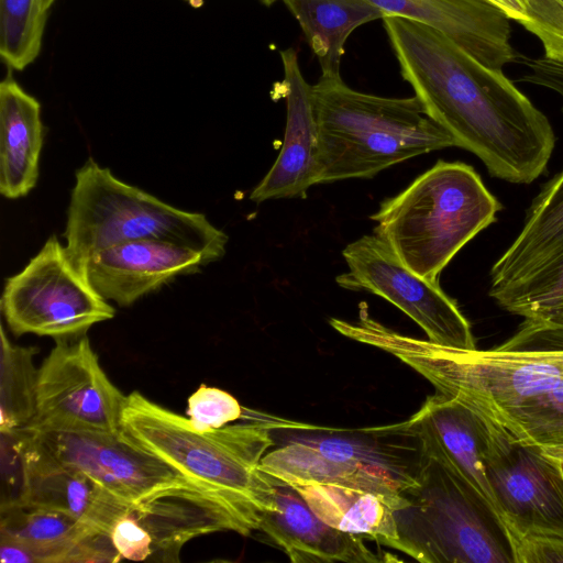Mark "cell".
Listing matches in <instances>:
<instances>
[{
	"instance_id": "6da1fadb",
	"label": "cell",
	"mask_w": 563,
	"mask_h": 563,
	"mask_svg": "<svg viewBox=\"0 0 563 563\" xmlns=\"http://www.w3.org/2000/svg\"><path fill=\"white\" fill-rule=\"evenodd\" d=\"M383 23L402 78L456 146L501 180L530 184L544 172L554 150L553 129L500 69L420 22L385 16Z\"/></svg>"
},
{
	"instance_id": "7a4b0ae2",
	"label": "cell",
	"mask_w": 563,
	"mask_h": 563,
	"mask_svg": "<svg viewBox=\"0 0 563 563\" xmlns=\"http://www.w3.org/2000/svg\"><path fill=\"white\" fill-rule=\"evenodd\" d=\"M286 420H253L207 432L139 391L126 396L121 434L223 498L258 531L275 508V478L261 468L274 445L272 430L298 427Z\"/></svg>"
},
{
	"instance_id": "3957f363",
	"label": "cell",
	"mask_w": 563,
	"mask_h": 563,
	"mask_svg": "<svg viewBox=\"0 0 563 563\" xmlns=\"http://www.w3.org/2000/svg\"><path fill=\"white\" fill-rule=\"evenodd\" d=\"M330 323L341 334L396 356L435 393L490 422L563 379V351L448 347L395 332L364 312L355 323Z\"/></svg>"
},
{
	"instance_id": "277c9868",
	"label": "cell",
	"mask_w": 563,
	"mask_h": 563,
	"mask_svg": "<svg viewBox=\"0 0 563 563\" xmlns=\"http://www.w3.org/2000/svg\"><path fill=\"white\" fill-rule=\"evenodd\" d=\"M320 184L372 178L415 156L456 146L420 100L361 92L339 77L312 85Z\"/></svg>"
},
{
	"instance_id": "5b68a950",
	"label": "cell",
	"mask_w": 563,
	"mask_h": 563,
	"mask_svg": "<svg viewBox=\"0 0 563 563\" xmlns=\"http://www.w3.org/2000/svg\"><path fill=\"white\" fill-rule=\"evenodd\" d=\"M500 202L475 169L438 161L371 216L374 234L415 274L439 283L454 255L495 222Z\"/></svg>"
},
{
	"instance_id": "8992f818",
	"label": "cell",
	"mask_w": 563,
	"mask_h": 563,
	"mask_svg": "<svg viewBox=\"0 0 563 563\" xmlns=\"http://www.w3.org/2000/svg\"><path fill=\"white\" fill-rule=\"evenodd\" d=\"M64 236L79 271L103 249L142 240L195 250L209 264L223 257L229 240L205 214L175 208L123 183L92 158L76 172Z\"/></svg>"
},
{
	"instance_id": "52a82bcc",
	"label": "cell",
	"mask_w": 563,
	"mask_h": 563,
	"mask_svg": "<svg viewBox=\"0 0 563 563\" xmlns=\"http://www.w3.org/2000/svg\"><path fill=\"white\" fill-rule=\"evenodd\" d=\"M422 452L408 422L295 435L261 468L291 486L334 484L404 500L418 483Z\"/></svg>"
},
{
	"instance_id": "ba28073f",
	"label": "cell",
	"mask_w": 563,
	"mask_h": 563,
	"mask_svg": "<svg viewBox=\"0 0 563 563\" xmlns=\"http://www.w3.org/2000/svg\"><path fill=\"white\" fill-rule=\"evenodd\" d=\"M394 512L400 552L422 563H514L498 516L450 470L422 453L418 483Z\"/></svg>"
},
{
	"instance_id": "9c48e42d",
	"label": "cell",
	"mask_w": 563,
	"mask_h": 563,
	"mask_svg": "<svg viewBox=\"0 0 563 563\" xmlns=\"http://www.w3.org/2000/svg\"><path fill=\"white\" fill-rule=\"evenodd\" d=\"M14 441L22 462L80 471L135 507L177 495H207L233 506L121 432L21 430Z\"/></svg>"
},
{
	"instance_id": "30bf717a",
	"label": "cell",
	"mask_w": 563,
	"mask_h": 563,
	"mask_svg": "<svg viewBox=\"0 0 563 563\" xmlns=\"http://www.w3.org/2000/svg\"><path fill=\"white\" fill-rule=\"evenodd\" d=\"M1 311L14 335L80 336L115 309L75 266L56 235L18 274L7 278Z\"/></svg>"
},
{
	"instance_id": "8fae6325",
	"label": "cell",
	"mask_w": 563,
	"mask_h": 563,
	"mask_svg": "<svg viewBox=\"0 0 563 563\" xmlns=\"http://www.w3.org/2000/svg\"><path fill=\"white\" fill-rule=\"evenodd\" d=\"M481 420L486 473L508 541L526 533L563 538L561 462L542 446L520 443Z\"/></svg>"
},
{
	"instance_id": "7c38bea8",
	"label": "cell",
	"mask_w": 563,
	"mask_h": 563,
	"mask_svg": "<svg viewBox=\"0 0 563 563\" xmlns=\"http://www.w3.org/2000/svg\"><path fill=\"white\" fill-rule=\"evenodd\" d=\"M125 399L86 334L55 340L38 367L35 416L25 429L119 433Z\"/></svg>"
},
{
	"instance_id": "4fadbf2b",
	"label": "cell",
	"mask_w": 563,
	"mask_h": 563,
	"mask_svg": "<svg viewBox=\"0 0 563 563\" xmlns=\"http://www.w3.org/2000/svg\"><path fill=\"white\" fill-rule=\"evenodd\" d=\"M349 267L336 276L345 289L388 300L410 317L428 341L448 347L476 349L468 320L441 288L411 272L377 235H364L342 252Z\"/></svg>"
},
{
	"instance_id": "5bb4252c",
	"label": "cell",
	"mask_w": 563,
	"mask_h": 563,
	"mask_svg": "<svg viewBox=\"0 0 563 563\" xmlns=\"http://www.w3.org/2000/svg\"><path fill=\"white\" fill-rule=\"evenodd\" d=\"M283 79L274 92L286 100V129L279 154L260 184L250 194L254 202L302 197L320 184L319 134L312 85L305 79L292 47L280 51Z\"/></svg>"
},
{
	"instance_id": "9a60e30c",
	"label": "cell",
	"mask_w": 563,
	"mask_h": 563,
	"mask_svg": "<svg viewBox=\"0 0 563 563\" xmlns=\"http://www.w3.org/2000/svg\"><path fill=\"white\" fill-rule=\"evenodd\" d=\"M206 264V257L195 250L142 240L119 243L92 254L80 272L104 299L128 307L177 276L195 273Z\"/></svg>"
},
{
	"instance_id": "2e32d148",
	"label": "cell",
	"mask_w": 563,
	"mask_h": 563,
	"mask_svg": "<svg viewBox=\"0 0 563 563\" xmlns=\"http://www.w3.org/2000/svg\"><path fill=\"white\" fill-rule=\"evenodd\" d=\"M386 16L430 26L494 69L515 59L510 20L486 0H369Z\"/></svg>"
},
{
	"instance_id": "e0dca14e",
	"label": "cell",
	"mask_w": 563,
	"mask_h": 563,
	"mask_svg": "<svg viewBox=\"0 0 563 563\" xmlns=\"http://www.w3.org/2000/svg\"><path fill=\"white\" fill-rule=\"evenodd\" d=\"M407 422L421 452L472 487L500 520L485 467L482 420L457 400L435 393Z\"/></svg>"
},
{
	"instance_id": "ac0fdd59",
	"label": "cell",
	"mask_w": 563,
	"mask_h": 563,
	"mask_svg": "<svg viewBox=\"0 0 563 563\" xmlns=\"http://www.w3.org/2000/svg\"><path fill=\"white\" fill-rule=\"evenodd\" d=\"M258 531L264 532L294 563L389 561L367 548L361 536L324 522L294 486L276 478L275 508L263 516Z\"/></svg>"
},
{
	"instance_id": "d6986e66",
	"label": "cell",
	"mask_w": 563,
	"mask_h": 563,
	"mask_svg": "<svg viewBox=\"0 0 563 563\" xmlns=\"http://www.w3.org/2000/svg\"><path fill=\"white\" fill-rule=\"evenodd\" d=\"M20 462L16 500L65 512L97 532L110 536L114 523L137 508L80 471Z\"/></svg>"
},
{
	"instance_id": "ffe728a7",
	"label": "cell",
	"mask_w": 563,
	"mask_h": 563,
	"mask_svg": "<svg viewBox=\"0 0 563 563\" xmlns=\"http://www.w3.org/2000/svg\"><path fill=\"white\" fill-rule=\"evenodd\" d=\"M44 141L41 104L11 71L0 84V192L25 197L36 186Z\"/></svg>"
},
{
	"instance_id": "44dd1931",
	"label": "cell",
	"mask_w": 563,
	"mask_h": 563,
	"mask_svg": "<svg viewBox=\"0 0 563 563\" xmlns=\"http://www.w3.org/2000/svg\"><path fill=\"white\" fill-rule=\"evenodd\" d=\"M504 310L522 317L505 350L563 351V257L492 292Z\"/></svg>"
},
{
	"instance_id": "7402d4cb",
	"label": "cell",
	"mask_w": 563,
	"mask_h": 563,
	"mask_svg": "<svg viewBox=\"0 0 563 563\" xmlns=\"http://www.w3.org/2000/svg\"><path fill=\"white\" fill-rule=\"evenodd\" d=\"M563 257V170L533 200L512 244L490 269L489 291L516 283Z\"/></svg>"
},
{
	"instance_id": "603a6c76",
	"label": "cell",
	"mask_w": 563,
	"mask_h": 563,
	"mask_svg": "<svg viewBox=\"0 0 563 563\" xmlns=\"http://www.w3.org/2000/svg\"><path fill=\"white\" fill-rule=\"evenodd\" d=\"M312 511L333 528L400 551L394 512L404 500L334 484L294 486ZM404 496V495H402Z\"/></svg>"
},
{
	"instance_id": "cb8c5ba5",
	"label": "cell",
	"mask_w": 563,
	"mask_h": 563,
	"mask_svg": "<svg viewBox=\"0 0 563 563\" xmlns=\"http://www.w3.org/2000/svg\"><path fill=\"white\" fill-rule=\"evenodd\" d=\"M317 56L321 77H339L344 45L358 26L386 14L369 0H280Z\"/></svg>"
},
{
	"instance_id": "d4e9b609",
	"label": "cell",
	"mask_w": 563,
	"mask_h": 563,
	"mask_svg": "<svg viewBox=\"0 0 563 563\" xmlns=\"http://www.w3.org/2000/svg\"><path fill=\"white\" fill-rule=\"evenodd\" d=\"M97 533L55 509L16 499L1 503L0 539L31 549L35 563H75L79 543Z\"/></svg>"
},
{
	"instance_id": "484cf974",
	"label": "cell",
	"mask_w": 563,
	"mask_h": 563,
	"mask_svg": "<svg viewBox=\"0 0 563 563\" xmlns=\"http://www.w3.org/2000/svg\"><path fill=\"white\" fill-rule=\"evenodd\" d=\"M34 346L13 344L1 327L0 357V431L15 434L35 416L38 368L34 365Z\"/></svg>"
},
{
	"instance_id": "4316f807",
	"label": "cell",
	"mask_w": 563,
	"mask_h": 563,
	"mask_svg": "<svg viewBox=\"0 0 563 563\" xmlns=\"http://www.w3.org/2000/svg\"><path fill=\"white\" fill-rule=\"evenodd\" d=\"M492 423L523 444L543 448L563 445V379L507 409Z\"/></svg>"
},
{
	"instance_id": "83f0119b",
	"label": "cell",
	"mask_w": 563,
	"mask_h": 563,
	"mask_svg": "<svg viewBox=\"0 0 563 563\" xmlns=\"http://www.w3.org/2000/svg\"><path fill=\"white\" fill-rule=\"evenodd\" d=\"M47 13L41 0H0V55L10 70L37 58Z\"/></svg>"
},
{
	"instance_id": "f1b7e54d",
	"label": "cell",
	"mask_w": 563,
	"mask_h": 563,
	"mask_svg": "<svg viewBox=\"0 0 563 563\" xmlns=\"http://www.w3.org/2000/svg\"><path fill=\"white\" fill-rule=\"evenodd\" d=\"M243 410L231 394L201 384L188 398L186 415L196 430L207 432L243 418Z\"/></svg>"
},
{
	"instance_id": "f546056e",
	"label": "cell",
	"mask_w": 563,
	"mask_h": 563,
	"mask_svg": "<svg viewBox=\"0 0 563 563\" xmlns=\"http://www.w3.org/2000/svg\"><path fill=\"white\" fill-rule=\"evenodd\" d=\"M520 24L540 40L545 58L563 63V0H529Z\"/></svg>"
},
{
	"instance_id": "4dcf8cb0",
	"label": "cell",
	"mask_w": 563,
	"mask_h": 563,
	"mask_svg": "<svg viewBox=\"0 0 563 563\" xmlns=\"http://www.w3.org/2000/svg\"><path fill=\"white\" fill-rule=\"evenodd\" d=\"M110 538L122 559L145 561L152 556V536L135 518L133 511L123 516L114 523Z\"/></svg>"
},
{
	"instance_id": "1f68e13d",
	"label": "cell",
	"mask_w": 563,
	"mask_h": 563,
	"mask_svg": "<svg viewBox=\"0 0 563 563\" xmlns=\"http://www.w3.org/2000/svg\"><path fill=\"white\" fill-rule=\"evenodd\" d=\"M514 563H563V538L526 533L509 539Z\"/></svg>"
},
{
	"instance_id": "d6a6232c",
	"label": "cell",
	"mask_w": 563,
	"mask_h": 563,
	"mask_svg": "<svg viewBox=\"0 0 563 563\" xmlns=\"http://www.w3.org/2000/svg\"><path fill=\"white\" fill-rule=\"evenodd\" d=\"M525 64L529 73L521 78V81L553 90L563 100V63L539 57L526 59Z\"/></svg>"
},
{
	"instance_id": "836d02e7",
	"label": "cell",
	"mask_w": 563,
	"mask_h": 563,
	"mask_svg": "<svg viewBox=\"0 0 563 563\" xmlns=\"http://www.w3.org/2000/svg\"><path fill=\"white\" fill-rule=\"evenodd\" d=\"M500 10L509 20L522 22L527 18L529 0H486Z\"/></svg>"
},
{
	"instance_id": "e575fe53",
	"label": "cell",
	"mask_w": 563,
	"mask_h": 563,
	"mask_svg": "<svg viewBox=\"0 0 563 563\" xmlns=\"http://www.w3.org/2000/svg\"><path fill=\"white\" fill-rule=\"evenodd\" d=\"M543 448V446H542ZM550 455L563 463V445L543 448Z\"/></svg>"
},
{
	"instance_id": "d590c367",
	"label": "cell",
	"mask_w": 563,
	"mask_h": 563,
	"mask_svg": "<svg viewBox=\"0 0 563 563\" xmlns=\"http://www.w3.org/2000/svg\"><path fill=\"white\" fill-rule=\"evenodd\" d=\"M185 1H187L188 3H190V5H192L195 8H198V7L202 5V3H203V0H185ZM260 1L266 5H271L276 0H260Z\"/></svg>"
},
{
	"instance_id": "8d00e7d4",
	"label": "cell",
	"mask_w": 563,
	"mask_h": 563,
	"mask_svg": "<svg viewBox=\"0 0 563 563\" xmlns=\"http://www.w3.org/2000/svg\"><path fill=\"white\" fill-rule=\"evenodd\" d=\"M56 0H41V4L43 7V9L48 12L51 7L53 5V3L55 2Z\"/></svg>"
},
{
	"instance_id": "74e56055",
	"label": "cell",
	"mask_w": 563,
	"mask_h": 563,
	"mask_svg": "<svg viewBox=\"0 0 563 563\" xmlns=\"http://www.w3.org/2000/svg\"><path fill=\"white\" fill-rule=\"evenodd\" d=\"M561 465H562V471H563V463H561Z\"/></svg>"
}]
</instances>
